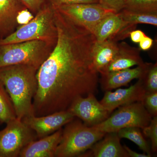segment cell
<instances>
[{
    "mask_svg": "<svg viewBox=\"0 0 157 157\" xmlns=\"http://www.w3.org/2000/svg\"><path fill=\"white\" fill-rule=\"evenodd\" d=\"M38 70L25 64L0 68V81L11 98L16 118L21 120L34 115L33 102L38 86Z\"/></svg>",
    "mask_w": 157,
    "mask_h": 157,
    "instance_id": "cell-2",
    "label": "cell"
},
{
    "mask_svg": "<svg viewBox=\"0 0 157 157\" xmlns=\"http://www.w3.org/2000/svg\"><path fill=\"white\" fill-rule=\"evenodd\" d=\"M47 2L52 7L70 4L98 3V0H47Z\"/></svg>",
    "mask_w": 157,
    "mask_h": 157,
    "instance_id": "cell-28",
    "label": "cell"
},
{
    "mask_svg": "<svg viewBox=\"0 0 157 157\" xmlns=\"http://www.w3.org/2000/svg\"><path fill=\"white\" fill-rule=\"evenodd\" d=\"M16 118L11 98L2 83L0 81V124L7 123Z\"/></svg>",
    "mask_w": 157,
    "mask_h": 157,
    "instance_id": "cell-21",
    "label": "cell"
},
{
    "mask_svg": "<svg viewBox=\"0 0 157 157\" xmlns=\"http://www.w3.org/2000/svg\"><path fill=\"white\" fill-rule=\"evenodd\" d=\"M138 79L146 93L157 92V64L144 63L143 72Z\"/></svg>",
    "mask_w": 157,
    "mask_h": 157,
    "instance_id": "cell-20",
    "label": "cell"
},
{
    "mask_svg": "<svg viewBox=\"0 0 157 157\" xmlns=\"http://www.w3.org/2000/svg\"><path fill=\"white\" fill-rule=\"evenodd\" d=\"M55 45L40 40L0 45V68L25 64L39 69Z\"/></svg>",
    "mask_w": 157,
    "mask_h": 157,
    "instance_id": "cell-5",
    "label": "cell"
},
{
    "mask_svg": "<svg viewBox=\"0 0 157 157\" xmlns=\"http://www.w3.org/2000/svg\"><path fill=\"white\" fill-rule=\"evenodd\" d=\"M67 110L88 127L101 123L110 114L97 100L94 94L76 98Z\"/></svg>",
    "mask_w": 157,
    "mask_h": 157,
    "instance_id": "cell-9",
    "label": "cell"
},
{
    "mask_svg": "<svg viewBox=\"0 0 157 157\" xmlns=\"http://www.w3.org/2000/svg\"><path fill=\"white\" fill-rule=\"evenodd\" d=\"M144 134L151 140V148L152 152H156L157 151V116L152 118L147 126L144 128Z\"/></svg>",
    "mask_w": 157,
    "mask_h": 157,
    "instance_id": "cell-24",
    "label": "cell"
},
{
    "mask_svg": "<svg viewBox=\"0 0 157 157\" xmlns=\"http://www.w3.org/2000/svg\"><path fill=\"white\" fill-rule=\"evenodd\" d=\"M118 43L110 39L95 41L93 46V63L98 73H101L115 58L118 52Z\"/></svg>",
    "mask_w": 157,
    "mask_h": 157,
    "instance_id": "cell-18",
    "label": "cell"
},
{
    "mask_svg": "<svg viewBox=\"0 0 157 157\" xmlns=\"http://www.w3.org/2000/svg\"><path fill=\"white\" fill-rule=\"evenodd\" d=\"M98 3L104 9L119 13L124 8V0H98Z\"/></svg>",
    "mask_w": 157,
    "mask_h": 157,
    "instance_id": "cell-26",
    "label": "cell"
},
{
    "mask_svg": "<svg viewBox=\"0 0 157 157\" xmlns=\"http://www.w3.org/2000/svg\"><path fill=\"white\" fill-rule=\"evenodd\" d=\"M153 41L152 39L146 36L139 42L140 49L144 51L148 50L151 48L153 45Z\"/></svg>",
    "mask_w": 157,
    "mask_h": 157,
    "instance_id": "cell-30",
    "label": "cell"
},
{
    "mask_svg": "<svg viewBox=\"0 0 157 157\" xmlns=\"http://www.w3.org/2000/svg\"><path fill=\"white\" fill-rule=\"evenodd\" d=\"M141 102L152 117L157 116V92L146 93Z\"/></svg>",
    "mask_w": 157,
    "mask_h": 157,
    "instance_id": "cell-25",
    "label": "cell"
},
{
    "mask_svg": "<svg viewBox=\"0 0 157 157\" xmlns=\"http://www.w3.org/2000/svg\"><path fill=\"white\" fill-rule=\"evenodd\" d=\"M101 123L93 126L105 133L117 132L130 127L143 129L148 125L152 118L141 102H136L118 107Z\"/></svg>",
    "mask_w": 157,
    "mask_h": 157,
    "instance_id": "cell-6",
    "label": "cell"
},
{
    "mask_svg": "<svg viewBox=\"0 0 157 157\" xmlns=\"http://www.w3.org/2000/svg\"><path fill=\"white\" fill-rule=\"evenodd\" d=\"M33 15L36 14L47 4V0H20Z\"/></svg>",
    "mask_w": 157,
    "mask_h": 157,
    "instance_id": "cell-27",
    "label": "cell"
},
{
    "mask_svg": "<svg viewBox=\"0 0 157 157\" xmlns=\"http://www.w3.org/2000/svg\"><path fill=\"white\" fill-rule=\"evenodd\" d=\"M146 35L140 30H134L132 31L130 34V36L132 42L135 43H139L140 41L146 36Z\"/></svg>",
    "mask_w": 157,
    "mask_h": 157,
    "instance_id": "cell-29",
    "label": "cell"
},
{
    "mask_svg": "<svg viewBox=\"0 0 157 157\" xmlns=\"http://www.w3.org/2000/svg\"><path fill=\"white\" fill-rule=\"evenodd\" d=\"M126 1V0H124V1Z\"/></svg>",
    "mask_w": 157,
    "mask_h": 157,
    "instance_id": "cell-32",
    "label": "cell"
},
{
    "mask_svg": "<svg viewBox=\"0 0 157 157\" xmlns=\"http://www.w3.org/2000/svg\"><path fill=\"white\" fill-rule=\"evenodd\" d=\"M140 128L137 127H130L121 129L117 132L121 138H126L135 143L146 154L151 157V145L144 137Z\"/></svg>",
    "mask_w": 157,
    "mask_h": 157,
    "instance_id": "cell-19",
    "label": "cell"
},
{
    "mask_svg": "<svg viewBox=\"0 0 157 157\" xmlns=\"http://www.w3.org/2000/svg\"><path fill=\"white\" fill-rule=\"evenodd\" d=\"M68 110L53 113L41 117L30 116L21 120L36 133L37 138L51 135L75 118Z\"/></svg>",
    "mask_w": 157,
    "mask_h": 157,
    "instance_id": "cell-11",
    "label": "cell"
},
{
    "mask_svg": "<svg viewBox=\"0 0 157 157\" xmlns=\"http://www.w3.org/2000/svg\"><path fill=\"white\" fill-rule=\"evenodd\" d=\"M123 147L129 157H151L146 154H140L134 151L126 145H124Z\"/></svg>",
    "mask_w": 157,
    "mask_h": 157,
    "instance_id": "cell-31",
    "label": "cell"
},
{
    "mask_svg": "<svg viewBox=\"0 0 157 157\" xmlns=\"http://www.w3.org/2000/svg\"><path fill=\"white\" fill-rule=\"evenodd\" d=\"M52 7L71 21L82 26L92 33L101 20L112 11L104 9L99 3L70 4Z\"/></svg>",
    "mask_w": 157,
    "mask_h": 157,
    "instance_id": "cell-8",
    "label": "cell"
},
{
    "mask_svg": "<svg viewBox=\"0 0 157 157\" xmlns=\"http://www.w3.org/2000/svg\"><path fill=\"white\" fill-rule=\"evenodd\" d=\"M62 128L53 134L32 141L20 154V157H55L60 141Z\"/></svg>",
    "mask_w": 157,
    "mask_h": 157,
    "instance_id": "cell-15",
    "label": "cell"
},
{
    "mask_svg": "<svg viewBox=\"0 0 157 157\" xmlns=\"http://www.w3.org/2000/svg\"><path fill=\"white\" fill-rule=\"evenodd\" d=\"M124 9L140 13L157 14V0H126Z\"/></svg>",
    "mask_w": 157,
    "mask_h": 157,
    "instance_id": "cell-23",
    "label": "cell"
},
{
    "mask_svg": "<svg viewBox=\"0 0 157 157\" xmlns=\"http://www.w3.org/2000/svg\"><path fill=\"white\" fill-rule=\"evenodd\" d=\"M57 38L54 10L47 3L29 22L19 26L14 33L0 40V45L33 40L56 45Z\"/></svg>",
    "mask_w": 157,
    "mask_h": 157,
    "instance_id": "cell-3",
    "label": "cell"
},
{
    "mask_svg": "<svg viewBox=\"0 0 157 157\" xmlns=\"http://www.w3.org/2000/svg\"><path fill=\"white\" fill-rule=\"evenodd\" d=\"M54 10L57 40L37 71L33 102L36 117L67 110L76 98L95 94L99 82L93 61L94 34Z\"/></svg>",
    "mask_w": 157,
    "mask_h": 157,
    "instance_id": "cell-1",
    "label": "cell"
},
{
    "mask_svg": "<svg viewBox=\"0 0 157 157\" xmlns=\"http://www.w3.org/2000/svg\"><path fill=\"white\" fill-rule=\"evenodd\" d=\"M136 28V25L124 21L119 13L111 11L96 26L93 34L97 42L110 39L118 42L130 36Z\"/></svg>",
    "mask_w": 157,
    "mask_h": 157,
    "instance_id": "cell-10",
    "label": "cell"
},
{
    "mask_svg": "<svg viewBox=\"0 0 157 157\" xmlns=\"http://www.w3.org/2000/svg\"><path fill=\"white\" fill-rule=\"evenodd\" d=\"M117 132L107 133L90 148L89 157H129Z\"/></svg>",
    "mask_w": 157,
    "mask_h": 157,
    "instance_id": "cell-16",
    "label": "cell"
},
{
    "mask_svg": "<svg viewBox=\"0 0 157 157\" xmlns=\"http://www.w3.org/2000/svg\"><path fill=\"white\" fill-rule=\"evenodd\" d=\"M118 52L115 58L101 73L124 70L134 66H141L144 63L140 55V49L132 47L125 42L118 43Z\"/></svg>",
    "mask_w": 157,
    "mask_h": 157,
    "instance_id": "cell-14",
    "label": "cell"
},
{
    "mask_svg": "<svg viewBox=\"0 0 157 157\" xmlns=\"http://www.w3.org/2000/svg\"><path fill=\"white\" fill-rule=\"evenodd\" d=\"M144 64L133 69L128 68L101 75L99 81L101 88L106 91L128 85L133 79L140 77L143 72Z\"/></svg>",
    "mask_w": 157,
    "mask_h": 157,
    "instance_id": "cell-17",
    "label": "cell"
},
{
    "mask_svg": "<svg viewBox=\"0 0 157 157\" xmlns=\"http://www.w3.org/2000/svg\"><path fill=\"white\" fill-rule=\"evenodd\" d=\"M146 94L140 80L126 89H118L115 91H105L101 104L110 114L117 108L136 102H141Z\"/></svg>",
    "mask_w": 157,
    "mask_h": 157,
    "instance_id": "cell-12",
    "label": "cell"
},
{
    "mask_svg": "<svg viewBox=\"0 0 157 157\" xmlns=\"http://www.w3.org/2000/svg\"><path fill=\"white\" fill-rule=\"evenodd\" d=\"M37 139L35 132L22 120H12L0 131V157H19L22 150Z\"/></svg>",
    "mask_w": 157,
    "mask_h": 157,
    "instance_id": "cell-7",
    "label": "cell"
},
{
    "mask_svg": "<svg viewBox=\"0 0 157 157\" xmlns=\"http://www.w3.org/2000/svg\"><path fill=\"white\" fill-rule=\"evenodd\" d=\"M75 118L65 125L63 129L60 141L56 151V157L82 155L106 134L94 127L85 125L82 121Z\"/></svg>",
    "mask_w": 157,
    "mask_h": 157,
    "instance_id": "cell-4",
    "label": "cell"
},
{
    "mask_svg": "<svg viewBox=\"0 0 157 157\" xmlns=\"http://www.w3.org/2000/svg\"><path fill=\"white\" fill-rule=\"evenodd\" d=\"M26 9L20 0H0V40L17 29L20 14Z\"/></svg>",
    "mask_w": 157,
    "mask_h": 157,
    "instance_id": "cell-13",
    "label": "cell"
},
{
    "mask_svg": "<svg viewBox=\"0 0 157 157\" xmlns=\"http://www.w3.org/2000/svg\"><path fill=\"white\" fill-rule=\"evenodd\" d=\"M119 13L123 20L129 23L136 25L137 24H147L157 25V14L140 13L124 9Z\"/></svg>",
    "mask_w": 157,
    "mask_h": 157,
    "instance_id": "cell-22",
    "label": "cell"
}]
</instances>
